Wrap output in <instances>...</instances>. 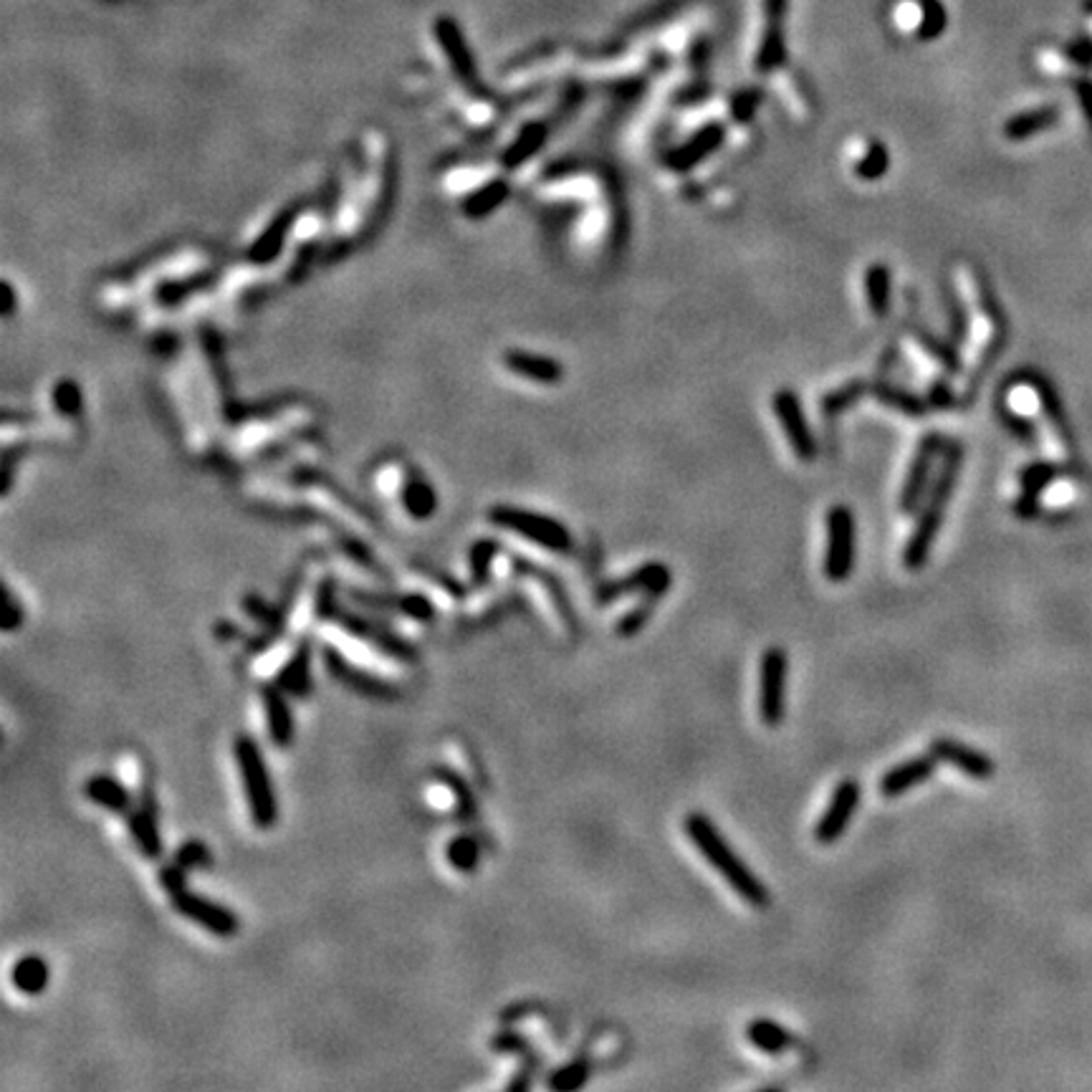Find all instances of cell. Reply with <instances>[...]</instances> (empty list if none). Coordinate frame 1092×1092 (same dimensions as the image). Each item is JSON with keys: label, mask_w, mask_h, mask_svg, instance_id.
<instances>
[{"label": "cell", "mask_w": 1092, "mask_h": 1092, "mask_svg": "<svg viewBox=\"0 0 1092 1092\" xmlns=\"http://www.w3.org/2000/svg\"><path fill=\"white\" fill-rule=\"evenodd\" d=\"M21 623H24V610L16 605L11 589H6V615H3V630H6V632H13Z\"/></svg>", "instance_id": "f35d334b"}, {"label": "cell", "mask_w": 1092, "mask_h": 1092, "mask_svg": "<svg viewBox=\"0 0 1092 1092\" xmlns=\"http://www.w3.org/2000/svg\"><path fill=\"white\" fill-rule=\"evenodd\" d=\"M683 832L688 835V840L696 845V850L701 853V858L709 865H714L715 873H718L728 885L733 887L738 898L744 903L754 905V908H767L772 903V892L767 890V885L759 881V878L751 873L749 865L733 853V847L728 845L726 837L720 835V829L715 827L714 819L704 812H691L683 817Z\"/></svg>", "instance_id": "6da1fadb"}, {"label": "cell", "mask_w": 1092, "mask_h": 1092, "mask_svg": "<svg viewBox=\"0 0 1092 1092\" xmlns=\"http://www.w3.org/2000/svg\"><path fill=\"white\" fill-rule=\"evenodd\" d=\"M511 367H514L516 373L539 379V382H556L561 378V367L554 360H544V357L516 355L511 360Z\"/></svg>", "instance_id": "f1b7e54d"}, {"label": "cell", "mask_w": 1092, "mask_h": 1092, "mask_svg": "<svg viewBox=\"0 0 1092 1092\" xmlns=\"http://www.w3.org/2000/svg\"><path fill=\"white\" fill-rule=\"evenodd\" d=\"M918 337H921L923 347H926L928 352H931V355L936 357V360L941 362L946 370H949V373H956V370H959V357H956V352L951 349V344L938 342V339L928 337V334H918Z\"/></svg>", "instance_id": "74e56055"}, {"label": "cell", "mask_w": 1092, "mask_h": 1092, "mask_svg": "<svg viewBox=\"0 0 1092 1092\" xmlns=\"http://www.w3.org/2000/svg\"><path fill=\"white\" fill-rule=\"evenodd\" d=\"M48 978H51V973H48V964L46 959H41V956L31 954V956H24V959H18L16 964H13L11 981L21 994L26 996L43 994L48 986Z\"/></svg>", "instance_id": "7402d4cb"}, {"label": "cell", "mask_w": 1092, "mask_h": 1092, "mask_svg": "<svg viewBox=\"0 0 1092 1092\" xmlns=\"http://www.w3.org/2000/svg\"><path fill=\"white\" fill-rule=\"evenodd\" d=\"M446 855H448V863H451L458 873H473V870L478 868L480 847L473 837L458 835L448 842Z\"/></svg>", "instance_id": "83f0119b"}, {"label": "cell", "mask_w": 1092, "mask_h": 1092, "mask_svg": "<svg viewBox=\"0 0 1092 1092\" xmlns=\"http://www.w3.org/2000/svg\"><path fill=\"white\" fill-rule=\"evenodd\" d=\"M787 670L790 658L784 647L772 645L764 650L759 663V718L764 726L774 728L784 720L787 711Z\"/></svg>", "instance_id": "52a82bcc"}, {"label": "cell", "mask_w": 1092, "mask_h": 1092, "mask_svg": "<svg viewBox=\"0 0 1092 1092\" xmlns=\"http://www.w3.org/2000/svg\"><path fill=\"white\" fill-rule=\"evenodd\" d=\"M129 832H132L134 845H137V850L144 858H160L162 837L160 829H157V804L149 790L139 797V806L134 809L132 817H129Z\"/></svg>", "instance_id": "e0dca14e"}, {"label": "cell", "mask_w": 1092, "mask_h": 1092, "mask_svg": "<svg viewBox=\"0 0 1092 1092\" xmlns=\"http://www.w3.org/2000/svg\"><path fill=\"white\" fill-rule=\"evenodd\" d=\"M887 167H890V155H887L885 144L873 142L868 147V152L858 160V165H855V175L863 180H878L885 175Z\"/></svg>", "instance_id": "4dcf8cb0"}, {"label": "cell", "mask_w": 1092, "mask_h": 1092, "mask_svg": "<svg viewBox=\"0 0 1092 1092\" xmlns=\"http://www.w3.org/2000/svg\"><path fill=\"white\" fill-rule=\"evenodd\" d=\"M827 546H824L822 572L829 582H845L853 577L858 559V524L847 506L837 504L827 511Z\"/></svg>", "instance_id": "5b68a950"}, {"label": "cell", "mask_w": 1092, "mask_h": 1092, "mask_svg": "<svg viewBox=\"0 0 1092 1092\" xmlns=\"http://www.w3.org/2000/svg\"><path fill=\"white\" fill-rule=\"evenodd\" d=\"M865 296H868L870 311L882 319L890 314L892 306V274L885 264H873L865 271Z\"/></svg>", "instance_id": "603a6c76"}, {"label": "cell", "mask_w": 1092, "mask_h": 1092, "mask_svg": "<svg viewBox=\"0 0 1092 1092\" xmlns=\"http://www.w3.org/2000/svg\"><path fill=\"white\" fill-rule=\"evenodd\" d=\"M759 104H761L759 89H744V92H738L736 97H733V102H731L733 120L749 122L751 117H754V112H756V107H759Z\"/></svg>", "instance_id": "d590c367"}, {"label": "cell", "mask_w": 1092, "mask_h": 1092, "mask_svg": "<svg viewBox=\"0 0 1092 1092\" xmlns=\"http://www.w3.org/2000/svg\"><path fill=\"white\" fill-rule=\"evenodd\" d=\"M1054 109H1035V112H1027V115H1019L1014 120H1009L1007 125V137L1012 139H1024L1030 137L1032 132H1040L1042 126H1047L1054 120Z\"/></svg>", "instance_id": "f546056e"}, {"label": "cell", "mask_w": 1092, "mask_h": 1092, "mask_svg": "<svg viewBox=\"0 0 1092 1092\" xmlns=\"http://www.w3.org/2000/svg\"><path fill=\"white\" fill-rule=\"evenodd\" d=\"M276 683L281 691L294 698H306L311 693V640H301L292 658L287 660Z\"/></svg>", "instance_id": "d6986e66"}, {"label": "cell", "mask_w": 1092, "mask_h": 1092, "mask_svg": "<svg viewBox=\"0 0 1092 1092\" xmlns=\"http://www.w3.org/2000/svg\"><path fill=\"white\" fill-rule=\"evenodd\" d=\"M951 402H954V395H951V389L946 387L944 382L933 384V389H931V405H933V407H944V410H946V407H951Z\"/></svg>", "instance_id": "60d3db41"}, {"label": "cell", "mask_w": 1092, "mask_h": 1092, "mask_svg": "<svg viewBox=\"0 0 1092 1092\" xmlns=\"http://www.w3.org/2000/svg\"><path fill=\"white\" fill-rule=\"evenodd\" d=\"M933 756H936L941 764H951L954 769H959L964 777L976 779V782H989L996 774V764L984 756L981 751H976L973 746L964 744L959 738L951 736H938L933 738L931 746H928Z\"/></svg>", "instance_id": "4fadbf2b"}, {"label": "cell", "mask_w": 1092, "mask_h": 1092, "mask_svg": "<svg viewBox=\"0 0 1092 1092\" xmlns=\"http://www.w3.org/2000/svg\"><path fill=\"white\" fill-rule=\"evenodd\" d=\"M938 764H941V761H938L931 751L921 756H913V759L900 761V764H895V767L887 769V772L882 774L878 790H881V795L885 797V799H898V797L908 795L910 790H915V787H921L923 782H928V779L936 774Z\"/></svg>", "instance_id": "5bb4252c"}, {"label": "cell", "mask_w": 1092, "mask_h": 1092, "mask_svg": "<svg viewBox=\"0 0 1092 1092\" xmlns=\"http://www.w3.org/2000/svg\"><path fill=\"white\" fill-rule=\"evenodd\" d=\"M160 882L162 887L170 892L172 908L178 910L183 918L208 928L212 936L230 938L238 933V918H235L225 905H217L212 903V900L203 898V895H195V892L188 887V882H185V868H180L178 863L167 865V868L162 870Z\"/></svg>", "instance_id": "3957f363"}, {"label": "cell", "mask_w": 1092, "mask_h": 1092, "mask_svg": "<svg viewBox=\"0 0 1092 1092\" xmlns=\"http://www.w3.org/2000/svg\"><path fill=\"white\" fill-rule=\"evenodd\" d=\"M921 29H918V39L921 41H933L946 31L949 24V16H946V8L941 6V0H921Z\"/></svg>", "instance_id": "1f68e13d"}, {"label": "cell", "mask_w": 1092, "mask_h": 1092, "mask_svg": "<svg viewBox=\"0 0 1092 1092\" xmlns=\"http://www.w3.org/2000/svg\"><path fill=\"white\" fill-rule=\"evenodd\" d=\"M774 415H777L779 425H782L795 456L799 461H814V456H817V441H814L812 430L806 425L799 397L792 389H779L777 395H774Z\"/></svg>", "instance_id": "8fae6325"}, {"label": "cell", "mask_w": 1092, "mask_h": 1092, "mask_svg": "<svg viewBox=\"0 0 1092 1092\" xmlns=\"http://www.w3.org/2000/svg\"><path fill=\"white\" fill-rule=\"evenodd\" d=\"M663 597H665L663 592H647V595H642L640 605L632 607L628 615H623V618L618 620V625H615V635L618 637L640 635L642 628L647 625V620H650L652 613H655V605H658Z\"/></svg>", "instance_id": "cb8c5ba5"}, {"label": "cell", "mask_w": 1092, "mask_h": 1092, "mask_svg": "<svg viewBox=\"0 0 1092 1092\" xmlns=\"http://www.w3.org/2000/svg\"><path fill=\"white\" fill-rule=\"evenodd\" d=\"M873 395H876L882 405L903 412V415H910V418H921L923 412L928 410V405H923L918 397L910 395L908 389H900L895 387V384H887V382L873 384Z\"/></svg>", "instance_id": "d4e9b609"}, {"label": "cell", "mask_w": 1092, "mask_h": 1092, "mask_svg": "<svg viewBox=\"0 0 1092 1092\" xmlns=\"http://www.w3.org/2000/svg\"><path fill=\"white\" fill-rule=\"evenodd\" d=\"M941 448H944V438H941V435L938 433L923 435L921 446H918L913 461H910L903 491H900V511H903V514H913V511L921 506L923 496H926L928 480H931L933 461H936V456L941 453Z\"/></svg>", "instance_id": "7c38bea8"}, {"label": "cell", "mask_w": 1092, "mask_h": 1092, "mask_svg": "<svg viewBox=\"0 0 1092 1092\" xmlns=\"http://www.w3.org/2000/svg\"><path fill=\"white\" fill-rule=\"evenodd\" d=\"M746 1040L761 1054H772V1057L784 1054L795 1047V1035L774 1019H754V1022L746 1024Z\"/></svg>", "instance_id": "ffe728a7"}, {"label": "cell", "mask_w": 1092, "mask_h": 1092, "mask_svg": "<svg viewBox=\"0 0 1092 1092\" xmlns=\"http://www.w3.org/2000/svg\"><path fill=\"white\" fill-rule=\"evenodd\" d=\"M175 863L185 870L193 868H206L210 865V850H208L206 842L201 840H188L178 847V855H175Z\"/></svg>", "instance_id": "e575fe53"}, {"label": "cell", "mask_w": 1092, "mask_h": 1092, "mask_svg": "<svg viewBox=\"0 0 1092 1092\" xmlns=\"http://www.w3.org/2000/svg\"><path fill=\"white\" fill-rule=\"evenodd\" d=\"M863 392H865L863 382H850V384H845V387L835 389V392H829V395H824V400H822L824 415H837L840 410H845V407L853 405V402L858 400Z\"/></svg>", "instance_id": "d6a6232c"}, {"label": "cell", "mask_w": 1092, "mask_h": 1092, "mask_svg": "<svg viewBox=\"0 0 1092 1092\" xmlns=\"http://www.w3.org/2000/svg\"><path fill=\"white\" fill-rule=\"evenodd\" d=\"M324 658H326V665H329V673H332L337 681H342L344 686L352 688V691L362 693V696L367 698H378V701L397 698V691L392 683L382 681V678H378V675L373 673H362V670H357L355 665L349 663V660H344L334 647H329V650L324 652Z\"/></svg>", "instance_id": "9a60e30c"}, {"label": "cell", "mask_w": 1092, "mask_h": 1092, "mask_svg": "<svg viewBox=\"0 0 1092 1092\" xmlns=\"http://www.w3.org/2000/svg\"><path fill=\"white\" fill-rule=\"evenodd\" d=\"M670 584H673V572L663 561H647V564L637 566L635 572H630L628 577L613 579V582L597 587V605H610V602L620 600L625 595H647V592H663L668 595Z\"/></svg>", "instance_id": "30bf717a"}, {"label": "cell", "mask_w": 1092, "mask_h": 1092, "mask_svg": "<svg viewBox=\"0 0 1092 1092\" xmlns=\"http://www.w3.org/2000/svg\"><path fill=\"white\" fill-rule=\"evenodd\" d=\"M1067 53H1069V58H1072V61L1090 66V63H1092V41L1090 39L1075 41V43L1067 48Z\"/></svg>", "instance_id": "ab89813d"}, {"label": "cell", "mask_w": 1092, "mask_h": 1092, "mask_svg": "<svg viewBox=\"0 0 1092 1092\" xmlns=\"http://www.w3.org/2000/svg\"><path fill=\"white\" fill-rule=\"evenodd\" d=\"M233 756L235 764H238L240 779H243V790H246L253 822H256V827L269 829L279 817V804H276L274 784H271L264 754H261L256 741L243 733V736L235 738Z\"/></svg>", "instance_id": "277c9868"}, {"label": "cell", "mask_w": 1092, "mask_h": 1092, "mask_svg": "<svg viewBox=\"0 0 1092 1092\" xmlns=\"http://www.w3.org/2000/svg\"><path fill=\"white\" fill-rule=\"evenodd\" d=\"M961 463H964V451H961L959 443H946L944 461H941L936 483L931 486V496H928L921 516H918V524H915V532L910 534L908 544H905L903 549V566L908 572H921L923 566H926L928 556H931L933 544H936L941 524H944L946 504L954 496Z\"/></svg>", "instance_id": "7a4b0ae2"}, {"label": "cell", "mask_w": 1092, "mask_h": 1092, "mask_svg": "<svg viewBox=\"0 0 1092 1092\" xmlns=\"http://www.w3.org/2000/svg\"><path fill=\"white\" fill-rule=\"evenodd\" d=\"M493 521L498 527L516 532L519 537H527L532 542H537L544 549L554 551V554H566L572 551V537L561 527L559 521L546 519V516L529 514V511H516V509H498L493 511Z\"/></svg>", "instance_id": "ba28073f"}, {"label": "cell", "mask_w": 1092, "mask_h": 1092, "mask_svg": "<svg viewBox=\"0 0 1092 1092\" xmlns=\"http://www.w3.org/2000/svg\"><path fill=\"white\" fill-rule=\"evenodd\" d=\"M683 6H686V0H665V3H660V6L650 8V11H645V13H640V16L635 18V24L628 26V31L632 34V31H642V29H650V26H655V24H663L665 18H670L673 13H678Z\"/></svg>", "instance_id": "836d02e7"}, {"label": "cell", "mask_w": 1092, "mask_h": 1092, "mask_svg": "<svg viewBox=\"0 0 1092 1092\" xmlns=\"http://www.w3.org/2000/svg\"><path fill=\"white\" fill-rule=\"evenodd\" d=\"M261 698H264L266 709V723H269V736L276 746L287 749L294 738V715L289 709L287 693L281 691V686H264L261 688Z\"/></svg>", "instance_id": "ac0fdd59"}, {"label": "cell", "mask_w": 1092, "mask_h": 1092, "mask_svg": "<svg viewBox=\"0 0 1092 1092\" xmlns=\"http://www.w3.org/2000/svg\"><path fill=\"white\" fill-rule=\"evenodd\" d=\"M496 542L478 544L473 549V582L483 584L488 582V569H491V559L496 554Z\"/></svg>", "instance_id": "8d00e7d4"}, {"label": "cell", "mask_w": 1092, "mask_h": 1092, "mask_svg": "<svg viewBox=\"0 0 1092 1092\" xmlns=\"http://www.w3.org/2000/svg\"><path fill=\"white\" fill-rule=\"evenodd\" d=\"M316 615H319V618H324V620H337V623L342 625V630H347L349 635L360 637V640L373 642L378 650L387 652V655H392V658H400V660L415 658V650H412L410 642L402 640L400 635H395L392 630L379 628V625L373 623V620H365V618H357V615L342 613V610L334 605L332 589H329V584H326V589H321L319 600H316Z\"/></svg>", "instance_id": "8992f818"}, {"label": "cell", "mask_w": 1092, "mask_h": 1092, "mask_svg": "<svg viewBox=\"0 0 1092 1092\" xmlns=\"http://www.w3.org/2000/svg\"><path fill=\"white\" fill-rule=\"evenodd\" d=\"M592 1077V1062L584 1057L574 1059V1062L564 1064L554 1072V1075L546 1080V1085L556 1092H572L579 1090L582 1085H587V1080Z\"/></svg>", "instance_id": "4316f807"}, {"label": "cell", "mask_w": 1092, "mask_h": 1092, "mask_svg": "<svg viewBox=\"0 0 1092 1092\" xmlns=\"http://www.w3.org/2000/svg\"><path fill=\"white\" fill-rule=\"evenodd\" d=\"M362 602H373V605L378 607H387V610H397V613L407 615V618L412 620H433L435 610H433V602L428 600V597L423 595H407V597H397V600H389V597H373V595H362Z\"/></svg>", "instance_id": "484cf974"}, {"label": "cell", "mask_w": 1092, "mask_h": 1092, "mask_svg": "<svg viewBox=\"0 0 1092 1092\" xmlns=\"http://www.w3.org/2000/svg\"><path fill=\"white\" fill-rule=\"evenodd\" d=\"M860 795H863V790H860L858 779L847 777L837 784L827 809H824L817 827H814V840L819 845H835L845 835L850 822L855 819V812H858Z\"/></svg>", "instance_id": "9c48e42d"}, {"label": "cell", "mask_w": 1092, "mask_h": 1092, "mask_svg": "<svg viewBox=\"0 0 1092 1092\" xmlns=\"http://www.w3.org/2000/svg\"><path fill=\"white\" fill-rule=\"evenodd\" d=\"M723 137H726V129H723L720 125L704 126V129H698L686 144L670 149L668 155H665V165L675 172L691 170V167H696L698 162H704L706 157L714 155L715 149L720 147V142H723Z\"/></svg>", "instance_id": "2e32d148"}, {"label": "cell", "mask_w": 1092, "mask_h": 1092, "mask_svg": "<svg viewBox=\"0 0 1092 1092\" xmlns=\"http://www.w3.org/2000/svg\"><path fill=\"white\" fill-rule=\"evenodd\" d=\"M84 792L94 804L104 806V809H109V812L126 814L129 809H132V797H129L126 787L120 782V779L109 777V774H97V777L89 779Z\"/></svg>", "instance_id": "44dd1931"}]
</instances>
